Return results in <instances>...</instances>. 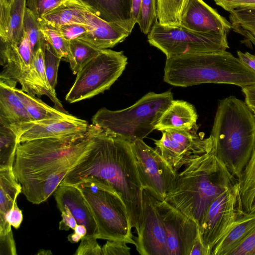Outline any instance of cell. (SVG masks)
<instances>
[{
	"mask_svg": "<svg viewBox=\"0 0 255 255\" xmlns=\"http://www.w3.org/2000/svg\"><path fill=\"white\" fill-rule=\"evenodd\" d=\"M7 126L15 133L18 143H20L34 139L84 133L90 125L86 121L71 115L64 118L33 121Z\"/></svg>",
	"mask_w": 255,
	"mask_h": 255,
	"instance_id": "obj_16",
	"label": "cell"
},
{
	"mask_svg": "<svg viewBox=\"0 0 255 255\" xmlns=\"http://www.w3.org/2000/svg\"><path fill=\"white\" fill-rule=\"evenodd\" d=\"M87 31L78 39L99 49L112 48L130 34L117 24L108 22L88 9L86 12Z\"/></svg>",
	"mask_w": 255,
	"mask_h": 255,
	"instance_id": "obj_19",
	"label": "cell"
},
{
	"mask_svg": "<svg viewBox=\"0 0 255 255\" xmlns=\"http://www.w3.org/2000/svg\"><path fill=\"white\" fill-rule=\"evenodd\" d=\"M10 6L0 0V39L8 40Z\"/></svg>",
	"mask_w": 255,
	"mask_h": 255,
	"instance_id": "obj_42",
	"label": "cell"
},
{
	"mask_svg": "<svg viewBox=\"0 0 255 255\" xmlns=\"http://www.w3.org/2000/svg\"><path fill=\"white\" fill-rule=\"evenodd\" d=\"M45 40L49 42L62 58L69 63L72 61L70 41L63 37L57 30L42 22H39Z\"/></svg>",
	"mask_w": 255,
	"mask_h": 255,
	"instance_id": "obj_34",
	"label": "cell"
},
{
	"mask_svg": "<svg viewBox=\"0 0 255 255\" xmlns=\"http://www.w3.org/2000/svg\"><path fill=\"white\" fill-rule=\"evenodd\" d=\"M3 1L6 4V5L10 6L13 0H3Z\"/></svg>",
	"mask_w": 255,
	"mask_h": 255,
	"instance_id": "obj_53",
	"label": "cell"
},
{
	"mask_svg": "<svg viewBox=\"0 0 255 255\" xmlns=\"http://www.w3.org/2000/svg\"><path fill=\"white\" fill-rule=\"evenodd\" d=\"M88 9L79 0H65L44 14L38 21L54 28L72 23L85 24Z\"/></svg>",
	"mask_w": 255,
	"mask_h": 255,
	"instance_id": "obj_25",
	"label": "cell"
},
{
	"mask_svg": "<svg viewBox=\"0 0 255 255\" xmlns=\"http://www.w3.org/2000/svg\"><path fill=\"white\" fill-rule=\"evenodd\" d=\"M79 0L101 19L131 32L135 24L132 15L131 0Z\"/></svg>",
	"mask_w": 255,
	"mask_h": 255,
	"instance_id": "obj_20",
	"label": "cell"
},
{
	"mask_svg": "<svg viewBox=\"0 0 255 255\" xmlns=\"http://www.w3.org/2000/svg\"><path fill=\"white\" fill-rule=\"evenodd\" d=\"M237 55L243 63L255 71V54H252L248 52L243 53L238 51Z\"/></svg>",
	"mask_w": 255,
	"mask_h": 255,
	"instance_id": "obj_48",
	"label": "cell"
},
{
	"mask_svg": "<svg viewBox=\"0 0 255 255\" xmlns=\"http://www.w3.org/2000/svg\"><path fill=\"white\" fill-rule=\"evenodd\" d=\"M180 26L197 32L226 35L232 29L231 22L203 0H189Z\"/></svg>",
	"mask_w": 255,
	"mask_h": 255,
	"instance_id": "obj_17",
	"label": "cell"
},
{
	"mask_svg": "<svg viewBox=\"0 0 255 255\" xmlns=\"http://www.w3.org/2000/svg\"><path fill=\"white\" fill-rule=\"evenodd\" d=\"M197 129V125L190 130H165L159 139H154L155 149L176 172L213 148L211 136L205 138Z\"/></svg>",
	"mask_w": 255,
	"mask_h": 255,
	"instance_id": "obj_13",
	"label": "cell"
},
{
	"mask_svg": "<svg viewBox=\"0 0 255 255\" xmlns=\"http://www.w3.org/2000/svg\"><path fill=\"white\" fill-rule=\"evenodd\" d=\"M18 144L15 133L0 124V169H12Z\"/></svg>",
	"mask_w": 255,
	"mask_h": 255,
	"instance_id": "obj_30",
	"label": "cell"
},
{
	"mask_svg": "<svg viewBox=\"0 0 255 255\" xmlns=\"http://www.w3.org/2000/svg\"><path fill=\"white\" fill-rule=\"evenodd\" d=\"M93 177L112 186L120 195L131 228L136 234L143 221V190L130 143L99 127L92 149L69 170L61 184L75 185Z\"/></svg>",
	"mask_w": 255,
	"mask_h": 255,
	"instance_id": "obj_2",
	"label": "cell"
},
{
	"mask_svg": "<svg viewBox=\"0 0 255 255\" xmlns=\"http://www.w3.org/2000/svg\"><path fill=\"white\" fill-rule=\"evenodd\" d=\"M16 254L12 230L6 234L0 235V255Z\"/></svg>",
	"mask_w": 255,
	"mask_h": 255,
	"instance_id": "obj_44",
	"label": "cell"
},
{
	"mask_svg": "<svg viewBox=\"0 0 255 255\" xmlns=\"http://www.w3.org/2000/svg\"><path fill=\"white\" fill-rule=\"evenodd\" d=\"M17 95L24 104L32 121L57 119L67 117L71 115L52 108L35 96L27 93L22 89L15 88Z\"/></svg>",
	"mask_w": 255,
	"mask_h": 255,
	"instance_id": "obj_27",
	"label": "cell"
},
{
	"mask_svg": "<svg viewBox=\"0 0 255 255\" xmlns=\"http://www.w3.org/2000/svg\"><path fill=\"white\" fill-rule=\"evenodd\" d=\"M198 115L194 106L186 101L173 100L155 126L162 131L168 129H192L197 126Z\"/></svg>",
	"mask_w": 255,
	"mask_h": 255,
	"instance_id": "obj_22",
	"label": "cell"
},
{
	"mask_svg": "<svg viewBox=\"0 0 255 255\" xmlns=\"http://www.w3.org/2000/svg\"><path fill=\"white\" fill-rule=\"evenodd\" d=\"M72 61L70 63L74 74H77L80 69L97 55L101 50L96 49L78 39L70 41Z\"/></svg>",
	"mask_w": 255,
	"mask_h": 255,
	"instance_id": "obj_32",
	"label": "cell"
},
{
	"mask_svg": "<svg viewBox=\"0 0 255 255\" xmlns=\"http://www.w3.org/2000/svg\"><path fill=\"white\" fill-rule=\"evenodd\" d=\"M16 83L0 79V124L5 126L32 121L15 92Z\"/></svg>",
	"mask_w": 255,
	"mask_h": 255,
	"instance_id": "obj_21",
	"label": "cell"
},
{
	"mask_svg": "<svg viewBox=\"0 0 255 255\" xmlns=\"http://www.w3.org/2000/svg\"><path fill=\"white\" fill-rule=\"evenodd\" d=\"M26 0H13L10 5L7 42L16 44L23 32V19Z\"/></svg>",
	"mask_w": 255,
	"mask_h": 255,
	"instance_id": "obj_31",
	"label": "cell"
},
{
	"mask_svg": "<svg viewBox=\"0 0 255 255\" xmlns=\"http://www.w3.org/2000/svg\"><path fill=\"white\" fill-rule=\"evenodd\" d=\"M74 232L78 234L82 237H85L87 235V231L86 228L83 225L77 224L74 229Z\"/></svg>",
	"mask_w": 255,
	"mask_h": 255,
	"instance_id": "obj_51",
	"label": "cell"
},
{
	"mask_svg": "<svg viewBox=\"0 0 255 255\" xmlns=\"http://www.w3.org/2000/svg\"><path fill=\"white\" fill-rule=\"evenodd\" d=\"M83 238V237L74 232L73 233L70 234L67 237L68 240L72 244L78 243Z\"/></svg>",
	"mask_w": 255,
	"mask_h": 255,
	"instance_id": "obj_52",
	"label": "cell"
},
{
	"mask_svg": "<svg viewBox=\"0 0 255 255\" xmlns=\"http://www.w3.org/2000/svg\"><path fill=\"white\" fill-rule=\"evenodd\" d=\"M210 135L214 153L238 180L255 148V116L234 96L221 100Z\"/></svg>",
	"mask_w": 255,
	"mask_h": 255,
	"instance_id": "obj_4",
	"label": "cell"
},
{
	"mask_svg": "<svg viewBox=\"0 0 255 255\" xmlns=\"http://www.w3.org/2000/svg\"><path fill=\"white\" fill-rule=\"evenodd\" d=\"M156 198L143 190V221L136 237H133L137 252L141 255H168L166 235Z\"/></svg>",
	"mask_w": 255,
	"mask_h": 255,
	"instance_id": "obj_15",
	"label": "cell"
},
{
	"mask_svg": "<svg viewBox=\"0 0 255 255\" xmlns=\"http://www.w3.org/2000/svg\"><path fill=\"white\" fill-rule=\"evenodd\" d=\"M166 235L168 255H190L199 234V226L167 202L156 198Z\"/></svg>",
	"mask_w": 255,
	"mask_h": 255,
	"instance_id": "obj_14",
	"label": "cell"
},
{
	"mask_svg": "<svg viewBox=\"0 0 255 255\" xmlns=\"http://www.w3.org/2000/svg\"><path fill=\"white\" fill-rule=\"evenodd\" d=\"M157 20L156 0H141L140 12L136 22L141 32L148 34Z\"/></svg>",
	"mask_w": 255,
	"mask_h": 255,
	"instance_id": "obj_36",
	"label": "cell"
},
{
	"mask_svg": "<svg viewBox=\"0 0 255 255\" xmlns=\"http://www.w3.org/2000/svg\"><path fill=\"white\" fill-rule=\"evenodd\" d=\"M6 219L11 227L14 228L18 229L20 227L23 220V215L16 202L6 214Z\"/></svg>",
	"mask_w": 255,
	"mask_h": 255,
	"instance_id": "obj_46",
	"label": "cell"
},
{
	"mask_svg": "<svg viewBox=\"0 0 255 255\" xmlns=\"http://www.w3.org/2000/svg\"><path fill=\"white\" fill-rule=\"evenodd\" d=\"M163 80L176 87L215 83L243 88L255 84V71L226 50L196 53L166 58Z\"/></svg>",
	"mask_w": 255,
	"mask_h": 255,
	"instance_id": "obj_5",
	"label": "cell"
},
{
	"mask_svg": "<svg viewBox=\"0 0 255 255\" xmlns=\"http://www.w3.org/2000/svg\"><path fill=\"white\" fill-rule=\"evenodd\" d=\"M230 255H255V230Z\"/></svg>",
	"mask_w": 255,
	"mask_h": 255,
	"instance_id": "obj_43",
	"label": "cell"
},
{
	"mask_svg": "<svg viewBox=\"0 0 255 255\" xmlns=\"http://www.w3.org/2000/svg\"><path fill=\"white\" fill-rule=\"evenodd\" d=\"M102 248L103 255H130V249L124 242L107 240Z\"/></svg>",
	"mask_w": 255,
	"mask_h": 255,
	"instance_id": "obj_40",
	"label": "cell"
},
{
	"mask_svg": "<svg viewBox=\"0 0 255 255\" xmlns=\"http://www.w3.org/2000/svg\"><path fill=\"white\" fill-rule=\"evenodd\" d=\"M215 3L229 11L255 7V0H213Z\"/></svg>",
	"mask_w": 255,
	"mask_h": 255,
	"instance_id": "obj_41",
	"label": "cell"
},
{
	"mask_svg": "<svg viewBox=\"0 0 255 255\" xmlns=\"http://www.w3.org/2000/svg\"><path fill=\"white\" fill-rule=\"evenodd\" d=\"M141 0H131V11L133 20L136 23L140 9Z\"/></svg>",
	"mask_w": 255,
	"mask_h": 255,
	"instance_id": "obj_50",
	"label": "cell"
},
{
	"mask_svg": "<svg viewBox=\"0 0 255 255\" xmlns=\"http://www.w3.org/2000/svg\"><path fill=\"white\" fill-rule=\"evenodd\" d=\"M244 213L238 181L211 203L199 226V235L208 255Z\"/></svg>",
	"mask_w": 255,
	"mask_h": 255,
	"instance_id": "obj_11",
	"label": "cell"
},
{
	"mask_svg": "<svg viewBox=\"0 0 255 255\" xmlns=\"http://www.w3.org/2000/svg\"><path fill=\"white\" fill-rule=\"evenodd\" d=\"M21 190V185L16 180L12 169H0V235L12 230L6 215L16 202Z\"/></svg>",
	"mask_w": 255,
	"mask_h": 255,
	"instance_id": "obj_24",
	"label": "cell"
},
{
	"mask_svg": "<svg viewBox=\"0 0 255 255\" xmlns=\"http://www.w3.org/2000/svg\"><path fill=\"white\" fill-rule=\"evenodd\" d=\"M190 255H208V252L202 242L199 233L192 247Z\"/></svg>",
	"mask_w": 255,
	"mask_h": 255,
	"instance_id": "obj_49",
	"label": "cell"
},
{
	"mask_svg": "<svg viewBox=\"0 0 255 255\" xmlns=\"http://www.w3.org/2000/svg\"><path fill=\"white\" fill-rule=\"evenodd\" d=\"M238 183L243 212L255 214V148L238 179Z\"/></svg>",
	"mask_w": 255,
	"mask_h": 255,
	"instance_id": "obj_26",
	"label": "cell"
},
{
	"mask_svg": "<svg viewBox=\"0 0 255 255\" xmlns=\"http://www.w3.org/2000/svg\"><path fill=\"white\" fill-rule=\"evenodd\" d=\"M229 19L233 31L255 46V7L231 11Z\"/></svg>",
	"mask_w": 255,
	"mask_h": 255,
	"instance_id": "obj_28",
	"label": "cell"
},
{
	"mask_svg": "<svg viewBox=\"0 0 255 255\" xmlns=\"http://www.w3.org/2000/svg\"><path fill=\"white\" fill-rule=\"evenodd\" d=\"M130 144L143 188L157 199L164 200L173 189L178 172L143 139H137Z\"/></svg>",
	"mask_w": 255,
	"mask_h": 255,
	"instance_id": "obj_12",
	"label": "cell"
},
{
	"mask_svg": "<svg viewBox=\"0 0 255 255\" xmlns=\"http://www.w3.org/2000/svg\"><path fill=\"white\" fill-rule=\"evenodd\" d=\"M149 43L161 51L166 58L196 53L226 51L227 35L200 33L181 26L168 27L156 21L148 33Z\"/></svg>",
	"mask_w": 255,
	"mask_h": 255,
	"instance_id": "obj_9",
	"label": "cell"
},
{
	"mask_svg": "<svg viewBox=\"0 0 255 255\" xmlns=\"http://www.w3.org/2000/svg\"><path fill=\"white\" fill-rule=\"evenodd\" d=\"M245 102L255 116V84L242 88Z\"/></svg>",
	"mask_w": 255,
	"mask_h": 255,
	"instance_id": "obj_47",
	"label": "cell"
},
{
	"mask_svg": "<svg viewBox=\"0 0 255 255\" xmlns=\"http://www.w3.org/2000/svg\"><path fill=\"white\" fill-rule=\"evenodd\" d=\"M0 41V79L18 82L23 91L34 96H48L34 68V55L23 30L16 44Z\"/></svg>",
	"mask_w": 255,
	"mask_h": 255,
	"instance_id": "obj_10",
	"label": "cell"
},
{
	"mask_svg": "<svg viewBox=\"0 0 255 255\" xmlns=\"http://www.w3.org/2000/svg\"><path fill=\"white\" fill-rule=\"evenodd\" d=\"M189 0H156L158 22L168 27H179L182 12Z\"/></svg>",
	"mask_w": 255,
	"mask_h": 255,
	"instance_id": "obj_29",
	"label": "cell"
},
{
	"mask_svg": "<svg viewBox=\"0 0 255 255\" xmlns=\"http://www.w3.org/2000/svg\"><path fill=\"white\" fill-rule=\"evenodd\" d=\"M54 196L60 212L64 208H68L77 224L86 228L85 237L97 239L98 229L94 218L82 192L75 185L60 184Z\"/></svg>",
	"mask_w": 255,
	"mask_h": 255,
	"instance_id": "obj_18",
	"label": "cell"
},
{
	"mask_svg": "<svg viewBox=\"0 0 255 255\" xmlns=\"http://www.w3.org/2000/svg\"><path fill=\"white\" fill-rule=\"evenodd\" d=\"M96 237H84L75 253V255H103L102 248Z\"/></svg>",
	"mask_w": 255,
	"mask_h": 255,
	"instance_id": "obj_39",
	"label": "cell"
},
{
	"mask_svg": "<svg viewBox=\"0 0 255 255\" xmlns=\"http://www.w3.org/2000/svg\"><path fill=\"white\" fill-rule=\"evenodd\" d=\"M43 50L47 78L51 87L55 91L58 67L62 58L58 54L52 45L47 41L45 42Z\"/></svg>",
	"mask_w": 255,
	"mask_h": 255,
	"instance_id": "obj_35",
	"label": "cell"
},
{
	"mask_svg": "<svg viewBox=\"0 0 255 255\" xmlns=\"http://www.w3.org/2000/svg\"><path fill=\"white\" fill-rule=\"evenodd\" d=\"M55 28L63 37L69 41L78 39L88 30L86 24L78 23L64 24Z\"/></svg>",
	"mask_w": 255,
	"mask_h": 255,
	"instance_id": "obj_38",
	"label": "cell"
},
{
	"mask_svg": "<svg viewBox=\"0 0 255 255\" xmlns=\"http://www.w3.org/2000/svg\"><path fill=\"white\" fill-rule=\"evenodd\" d=\"M65 0H28L26 6L37 20Z\"/></svg>",
	"mask_w": 255,
	"mask_h": 255,
	"instance_id": "obj_37",
	"label": "cell"
},
{
	"mask_svg": "<svg viewBox=\"0 0 255 255\" xmlns=\"http://www.w3.org/2000/svg\"><path fill=\"white\" fill-rule=\"evenodd\" d=\"M61 212L62 219L59 222V230L65 231L69 230L70 229L74 230L78 224L70 210L65 207L61 211Z\"/></svg>",
	"mask_w": 255,
	"mask_h": 255,
	"instance_id": "obj_45",
	"label": "cell"
},
{
	"mask_svg": "<svg viewBox=\"0 0 255 255\" xmlns=\"http://www.w3.org/2000/svg\"><path fill=\"white\" fill-rule=\"evenodd\" d=\"M75 185L82 192L96 223L97 239L134 245L126 205L120 194L104 180L91 177Z\"/></svg>",
	"mask_w": 255,
	"mask_h": 255,
	"instance_id": "obj_7",
	"label": "cell"
},
{
	"mask_svg": "<svg viewBox=\"0 0 255 255\" xmlns=\"http://www.w3.org/2000/svg\"><path fill=\"white\" fill-rule=\"evenodd\" d=\"M127 64L123 51L101 50L78 72L65 100L74 103L103 93L120 77Z\"/></svg>",
	"mask_w": 255,
	"mask_h": 255,
	"instance_id": "obj_8",
	"label": "cell"
},
{
	"mask_svg": "<svg viewBox=\"0 0 255 255\" xmlns=\"http://www.w3.org/2000/svg\"><path fill=\"white\" fill-rule=\"evenodd\" d=\"M98 129L92 124L84 133L19 143L12 170L21 193L34 202L45 201L92 149Z\"/></svg>",
	"mask_w": 255,
	"mask_h": 255,
	"instance_id": "obj_1",
	"label": "cell"
},
{
	"mask_svg": "<svg viewBox=\"0 0 255 255\" xmlns=\"http://www.w3.org/2000/svg\"><path fill=\"white\" fill-rule=\"evenodd\" d=\"M23 30L27 37L31 50L34 55L40 47L43 48L46 40L39 22L26 6L24 16Z\"/></svg>",
	"mask_w": 255,
	"mask_h": 255,
	"instance_id": "obj_33",
	"label": "cell"
},
{
	"mask_svg": "<svg viewBox=\"0 0 255 255\" xmlns=\"http://www.w3.org/2000/svg\"><path fill=\"white\" fill-rule=\"evenodd\" d=\"M255 230V214L244 213L213 247L210 255H230Z\"/></svg>",
	"mask_w": 255,
	"mask_h": 255,
	"instance_id": "obj_23",
	"label": "cell"
},
{
	"mask_svg": "<svg viewBox=\"0 0 255 255\" xmlns=\"http://www.w3.org/2000/svg\"><path fill=\"white\" fill-rule=\"evenodd\" d=\"M184 167L178 172L173 189L164 200L199 226L211 203L238 180L213 149Z\"/></svg>",
	"mask_w": 255,
	"mask_h": 255,
	"instance_id": "obj_3",
	"label": "cell"
},
{
	"mask_svg": "<svg viewBox=\"0 0 255 255\" xmlns=\"http://www.w3.org/2000/svg\"><path fill=\"white\" fill-rule=\"evenodd\" d=\"M173 100L170 91L150 92L126 109H99L92 119V124L130 143L143 139L155 129L160 118Z\"/></svg>",
	"mask_w": 255,
	"mask_h": 255,
	"instance_id": "obj_6",
	"label": "cell"
}]
</instances>
